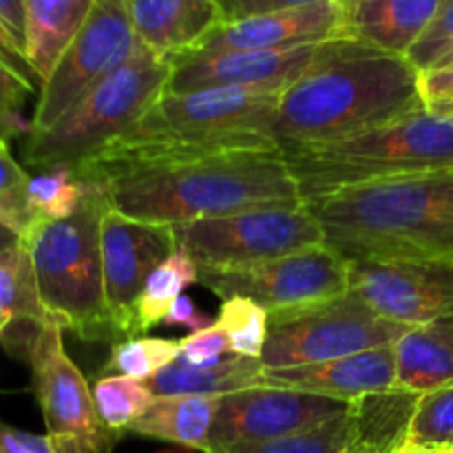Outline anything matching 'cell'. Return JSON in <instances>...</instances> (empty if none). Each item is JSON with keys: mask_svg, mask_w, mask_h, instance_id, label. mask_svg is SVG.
<instances>
[{"mask_svg": "<svg viewBox=\"0 0 453 453\" xmlns=\"http://www.w3.org/2000/svg\"><path fill=\"white\" fill-rule=\"evenodd\" d=\"M449 40H453V0H442L436 18H434V22L429 25V29L425 31L423 38L418 40V44L411 49L407 60H410L416 69L423 71L429 56H432L436 49H441L445 42H449Z\"/></svg>", "mask_w": 453, "mask_h": 453, "instance_id": "36", "label": "cell"}, {"mask_svg": "<svg viewBox=\"0 0 453 453\" xmlns=\"http://www.w3.org/2000/svg\"><path fill=\"white\" fill-rule=\"evenodd\" d=\"M104 295L119 341L135 339V308L150 273L177 250L173 226L131 219L106 208L100 224Z\"/></svg>", "mask_w": 453, "mask_h": 453, "instance_id": "13", "label": "cell"}, {"mask_svg": "<svg viewBox=\"0 0 453 453\" xmlns=\"http://www.w3.org/2000/svg\"><path fill=\"white\" fill-rule=\"evenodd\" d=\"M423 97L429 104L453 97V69H441L423 73Z\"/></svg>", "mask_w": 453, "mask_h": 453, "instance_id": "41", "label": "cell"}, {"mask_svg": "<svg viewBox=\"0 0 453 453\" xmlns=\"http://www.w3.org/2000/svg\"><path fill=\"white\" fill-rule=\"evenodd\" d=\"M0 22L22 47V29H25L22 0H0Z\"/></svg>", "mask_w": 453, "mask_h": 453, "instance_id": "42", "label": "cell"}, {"mask_svg": "<svg viewBox=\"0 0 453 453\" xmlns=\"http://www.w3.org/2000/svg\"><path fill=\"white\" fill-rule=\"evenodd\" d=\"M303 203L343 190L453 168V122L423 109L385 127L283 149Z\"/></svg>", "mask_w": 453, "mask_h": 453, "instance_id": "4", "label": "cell"}, {"mask_svg": "<svg viewBox=\"0 0 453 453\" xmlns=\"http://www.w3.org/2000/svg\"><path fill=\"white\" fill-rule=\"evenodd\" d=\"M31 385L56 453H113L122 434L111 432L97 414L93 388L65 348V330L40 326L27 349Z\"/></svg>", "mask_w": 453, "mask_h": 453, "instance_id": "9", "label": "cell"}, {"mask_svg": "<svg viewBox=\"0 0 453 453\" xmlns=\"http://www.w3.org/2000/svg\"><path fill=\"white\" fill-rule=\"evenodd\" d=\"M199 283V265L193 257L186 255L181 248H177L164 264L150 273L140 301L135 308V327L137 336L146 334L150 327L162 326L164 317L171 310V305L184 295L186 288Z\"/></svg>", "mask_w": 453, "mask_h": 453, "instance_id": "26", "label": "cell"}, {"mask_svg": "<svg viewBox=\"0 0 453 453\" xmlns=\"http://www.w3.org/2000/svg\"><path fill=\"white\" fill-rule=\"evenodd\" d=\"M109 208L100 186L66 219L44 221L25 239L40 301L53 323L88 343H118L104 295L100 224Z\"/></svg>", "mask_w": 453, "mask_h": 453, "instance_id": "5", "label": "cell"}, {"mask_svg": "<svg viewBox=\"0 0 453 453\" xmlns=\"http://www.w3.org/2000/svg\"><path fill=\"white\" fill-rule=\"evenodd\" d=\"M348 416L330 420L310 432L264 442H242L211 453H348Z\"/></svg>", "mask_w": 453, "mask_h": 453, "instance_id": "31", "label": "cell"}, {"mask_svg": "<svg viewBox=\"0 0 453 453\" xmlns=\"http://www.w3.org/2000/svg\"><path fill=\"white\" fill-rule=\"evenodd\" d=\"M171 71V62L137 44L124 65L84 93L56 124L27 133L25 162L38 171L56 164L78 166L140 122L164 96Z\"/></svg>", "mask_w": 453, "mask_h": 453, "instance_id": "6", "label": "cell"}, {"mask_svg": "<svg viewBox=\"0 0 453 453\" xmlns=\"http://www.w3.org/2000/svg\"><path fill=\"white\" fill-rule=\"evenodd\" d=\"M142 47L173 62L202 49L224 13L215 0H127Z\"/></svg>", "mask_w": 453, "mask_h": 453, "instance_id": "18", "label": "cell"}, {"mask_svg": "<svg viewBox=\"0 0 453 453\" xmlns=\"http://www.w3.org/2000/svg\"><path fill=\"white\" fill-rule=\"evenodd\" d=\"M398 453H438V451L423 449V447H410V445H407V447H403V449L398 451Z\"/></svg>", "mask_w": 453, "mask_h": 453, "instance_id": "46", "label": "cell"}, {"mask_svg": "<svg viewBox=\"0 0 453 453\" xmlns=\"http://www.w3.org/2000/svg\"><path fill=\"white\" fill-rule=\"evenodd\" d=\"M199 283L221 301L243 296L268 312L301 308L349 290V264L330 246L242 268H199Z\"/></svg>", "mask_w": 453, "mask_h": 453, "instance_id": "11", "label": "cell"}, {"mask_svg": "<svg viewBox=\"0 0 453 453\" xmlns=\"http://www.w3.org/2000/svg\"><path fill=\"white\" fill-rule=\"evenodd\" d=\"M140 40L127 0H96L87 22L40 87L29 131H44L131 58Z\"/></svg>", "mask_w": 453, "mask_h": 453, "instance_id": "10", "label": "cell"}, {"mask_svg": "<svg viewBox=\"0 0 453 453\" xmlns=\"http://www.w3.org/2000/svg\"><path fill=\"white\" fill-rule=\"evenodd\" d=\"M411 327L380 317L357 290L301 308L270 312L261 363L265 370L301 367L396 345Z\"/></svg>", "mask_w": 453, "mask_h": 453, "instance_id": "7", "label": "cell"}, {"mask_svg": "<svg viewBox=\"0 0 453 453\" xmlns=\"http://www.w3.org/2000/svg\"><path fill=\"white\" fill-rule=\"evenodd\" d=\"M93 401L106 427L124 436L131 425L149 411L155 396L142 380L128 376H100L93 385Z\"/></svg>", "mask_w": 453, "mask_h": 453, "instance_id": "28", "label": "cell"}, {"mask_svg": "<svg viewBox=\"0 0 453 453\" xmlns=\"http://www.w3.org/2000/svg\"><path fill=\"white\" fill-rule=\"evenodd\" d=\"M93 190L96 184L80 177L71 164L40 168L29 180V206L35 226L71 217Z\"/></svg>", "mask_w": 453, "mask_h": 453, "instance_id": "27", "label": "cell"}, {"mask_svg": "<svg viewBox=\"0 0 453 453\" xmlns=\"http://www.w3.org/2000/svg\"><path fill=\"white\" fill-rule=\"evenodd\" d=\"M0 453H56L47 434H31L0 420Z\"/></svg>", "mask_w": 453, "mask_h": 453, "instance_id": "38", "label": "cell"}, {"mask_svg": "<svg viewBox=\"0 0 453 453\" xmlns=\"http://www.w3.org/2000/svg\"><path fill=\"white\" fill-rule=\"evenodd\" d=\"M34 84L0 60V133L7 140L22 133V106L34 93Z\"/></svg>", "mask_w": 453, "mask_h": 453, "instance_id": "34", "label": "cell"}, {"mask_svg": "<svg viewBox=\"0 0 453 453\" xmlns=\"http://www.w3.org/2000/svg\"><path fill=\"white\" fill-rule=\"evenodd\" d=\"M407 445L432 451L453 449V385L420 396Z\"/></svg>", "mask_w": 453, "mask_h": 453, "instance_id": "33", "label": "cell"}, {"mask_svg": "<svg viewBox=\"0 0 453 453\" xmlns=\"http://www.w3.org/2000/svg\"><path fill=\"white\" fill-rule=\"evenodd\" d=\"M334 40L273 51H219L188 53L173 60L168 93L203 91V88H255L283 93L303 78Z\"/></svg>", "mask_w": 453, "mask_h": 453, "instance_id": "15", "label": "cell"}, {"mask_svg": "<svg viewBox=\"0 0 453 453\" xmlns=\"http://www.w3.org/2000/svg\"><path fill=\"white\" fill-rule=\"evenodd\" d=\"M0 142H9V140H7V137H4V135H3V133H0Z\"/></svg>", "mask_w": 453, "mask_h": 453, "instance_id": "47", "label": "cell"}, {"mask_svg": "<svg viewBox=\"0 0 453 453\" xmlns=\"http://www.w3.org/2000/svg\"><path fill=\"white\" fill-rule=\"evenodd\" d=\"M396 388L427 394L453 385V321L411 327L394 345Z\"/></svg>", "mask_w": 453, "mask_h": 453, "instance_id": "23", "label": "cell"}, {"mask_svg": "<svg viewBox=\"0 0 453 453\" xmlns=\"http://www.w3.org/2000/svg\"><path fill=\"white\" fill-rule=\"evenodd\" d=\"M100 190L113 211L164 226L261 208L303 206L281 150H242L135 171L106 181Z\"/></svg>", "mask_w": 453, "mask_h": 453, "instance_id": "2", "label": "cell"}, {"mask_svg": "<svg viewBox=\"0 0 453 453\" xmlns=\"http://www.w3.org/2000/svg\"><path fill=\"white\" fill-rule=\"evenodd\" d=\"M217 323L228 336L233 357L261 358L270 330L268 310L250 299L233 296V299L221 301Z\"/></svg>", "mask_w": 453, "mask_h": 453, "instance_id": "30", "label": "cell"}, {"mask_svg": "<svg viewBox=\"0 0 453 453\" xmlns=\"http://www.w3.org/2000/svg\"><path fill=\"white\" fill-rule=\"evenodd\" d=\"M180 358V341L159 336H135L124 339L111 348L109 363L102 370L104 376H128L146 380Z\"/></svg>", "mask_w": 453, "mask_h": 453, "instance_id": "29", "label": "cell"}, {"mask_svg": "<svg viewBox=\"0 0 453 453\" xmlns=\"http://www.w3.org/2000/svg\"><path fill=\"white\" fill-rule=\"evenodd\" d=\"M265 365L261 358L228 357L215 365H190L177 358L166 370L142 380L153 396H226L239 389L264 385Z\"/></svg>", "mask_w": 453, "mask_h": 453, "instance_id": "25", "label": "cell"}, {"mask_svg": "<svg viewBox=\"0 0 453 453\" xmlns=\"http://www.w3.org/2000/svg\"><path fill=\"white\" fill-rule=\"evenodd\" d=\"M349 403L286 388H248L219 401L208 451L310 432L348 414Z\"/></svg>", "mask_w": 453, "mask_h": 453, "instance_id": "14", "label": "cell"}, {"mask_svg": "<svg viewBox=\"0 0 453 453\" xmlns=\"http://www.w3.org/2000/svg\"><path fill=\"white\" fill-rule=\"evenodd\" d=\"M177 248L199 268H242L281 259L326 243V233L308 203L261 208L173 226Z\"/></svg>", "mask_w": 453, "mask_h": 453, "instance_id": "8", "label": "cell"}, {"mask_svg": "<svg viewBox=\"0 0 453 453\" xmlns=\"http://www.w3.org/2000/svg\"><path fill=\"white\" fill-rule=\"evenodd\" d=\"M348 264L453 257V168L379 181L308 203Z\"/></svg>", "mask_w": 453, "mask_h": 453, "instance_id": "3", "label": "cell"}, {"mask_svg": "<svg viewBox=\"0 0 453 453\" xmlns=\"http://www.w3.org/2000/svg\"><path fill=\"white\" fill-rule=\"evenodd\" d=\"M221 396H155L153 405L135 420L128 434L171 442L195 451H208Z\"/></svg>", "mask_w": 453, "mask_h": 453, "instance_id": "24", "label": "cell"}, {"mask_svg": "<svg viewBox=\"0 0 453 453\" xmlns=\"http://www.w3.org/2000/svg\"><path fill=\"white\" fill-rule=\"evenodd\" d=\"M230 341L219 323H212L211 327L193 332L186 339L180 341V358H184L190 365H215V363L228 358Z\"/></svg>", "mask_w": 453, "mask_h": 453, "instance_id": "35", "label": "cell"}, {"mask_svg": "<svg viewBox=\"0 0 453 453\" xmlns=\"http://www.w3.org/2000/svg\"><path fill=\"white\" fill-rule=\"evenodd\" d=\"M224 13L226 22L243 20V18L261 16V13L281 12V9L303 7V4L321 3V0H215Z\"/></svg>", "mask_w": 453, "mask_h": 453, "instance_id": "37", "label": "cell"}, {"mask_svg": "<svg viewBox=\"0 0 453 453\" xmlns=\"http://www.w3.org/2000/svg\"><path fill=\"white\" fill-rule=\"evenodd\" d=\"M31 175L13 159L9 142H0V221L25 242L35 228L29 206Z\"/></svg>", "mask_w": 453, "mask_h": 453, "instance_id": "32", "label": "cell"}, {"mask_svg": "<svg viewBox=\"0 0 453 453\" xmlns=\"http://www.w3.org/2000/svg\"><path fill=\"white\" fill-rule=\"evenodd\" d=\"M0 60H3L4 65L12 66V69L16 71V73H20L25 80H29L34 87L40 88L38 78H35L34 71L29 69V65H27L25 51H22L20 44L16 42V38L4 29L3 22H0Z\"/></svg>", "mask_w": 453, "mask_h": 453, "instance_id": "40", "label": "cell"}, {"mask_svg": "<svg viewBox=\"0 0 453 453\" xmlns=\"http://www.w3.org/2000/svg\"><path fill=\"white\" fill-rule=\"evenodd\" d=\"M96 0H22V51L40 87L87 22Z\"/></svg>", "mask_w": 453, "mask_h": 453, "instance_id": "22", "label": "cell"}, {"mask_svg": "<svg viewBox=\"0 0 453 453\" xmlns=\"http://www.w3.org/2000/svg\"><path fill=\"white\" fill-rule=\"evenodd\" d=\"M162 326H180L186 327V330L193 334V332L203 330V327H211L212 321L206 312H202V310L195 305V301L190 299V296L181 295L180 299L171 305V310H168L166 317H164Z\"/></svg>", "mask_w": 453, "mask_h": 453, "instance_id": "39", "label": "cell"}, {"mask_svg": "<svg viewBox=\"0 0 453 453\" xmlns=\"http://www.w3.org/2000/svg\"><path fill=\"white\" fill-rule=\"evenodd\" d=\"M349 288L403 326L453 321V257L352 261Z\"/></svg>", "mask_w": 453, "mask_h": 453, "instance_id": "12", "label": "cell"}, {"mask_svg": "<svg viewBox=\"0 0 453 453\" xmlns=\"http://www.w3.org/2000/svg\"><path fill=\"white\" fill-rule=\"evenodd\" d=\"M18 242H22V239L18 237L13 230H9L3 221H0V252L7 250V248H12L13 243H18Z\"/></svg>", "mask_w": 453, "mask_h": 453, "instance_id": "44", "label": "cell"}, {"mask_svg": "<svg viewBox=\"0 0 453 453\" xmlns=\"http://www.w3.org/2000/svg\"><path fill=\"white\" fill-rule=\"evenodd\" d=\"M423 394L403 388L363 394L348 405V453H398L407 447Z\"/></svg>", "mask_w": 453, "mask_h": 453, "instance_id": "21", "label": "cell"}, {"mask_svg": "<svg viewBox=\"0 0 453 453\" xmlns=\"http://www.w3.org/2000/svg\"><path fill=\"white\" fill-rule=\"evenodd\" d=\"M339 0H321V3L303 4V7L281 9V12L261 13V16L243 18V20L224 22L195 53L295 49L339 40Z\"/></svg>", "mask_w": 453, "mask_h": 453, "instance_id": "16", "label": "cell"}, {"mask_svg": "<svg viewBox=\"0 0 453 453\" xmlns=\"http://www.w3.org/2000/svg\"><path fill=\"white\" fill-rule=\"evenodd\" d=\"M438 453H453V449H442V451H438Z\"/></svg>", "mask_w": 453, "mask_h": 453, "instance_id": "48", "label": "cell"}, {"mask_svg": "<svg viewBox=\"0 0 453 453\" xmlns=\"http://www.w3.org/2000/svg\"><path fill=\"white\" fill-rule=\"evenodd\" d=\"M264 385L352 403L363 394L396 388V354L389 345L314 365L265 370Z\"/></svg>", "mask_w": 453, "mask_h": 453, "instance_id": "17", "label": "cell"}, {"mask_svg": "<svg viewBox=\"0 0 453 453\" xmlns=\"http://www.w3.org/2000/svg\"><path fill=\"white\" fill-rule=\"evenodd\" d=\"M441 69H453V40L445 42L441 49H436V51L429 56V60L425 62L420 73H429V71H441Z\"/></svg>", "mask_w": 453, "mask_h": 453, "instance_id": "43", "label": "cell"}, {"mask_svg": "<svg viewBox=\"0 0 453 453\" xmlns=\"http://www.w3.org/2000/svg\"><path fill=\"white\" fill-rule=\"evenodd\" d=\"M427 109L434 111V113H436V115H442V118L451 119V122H453V97H451V100L436 102V104H429Z\"/></svg>", "mask_w": 453, "mask_h": 453, "instance_id": "45", "label": "cell"}, {"mask_svg": "<svg viewBox=\"0 0 453 453\" xmlns=\"http://www.w3.org/2000/svg\"><path fill=\"white\" fill-rule=\"evenodd\" d=\"M423 109V73L407 58L339 38L279 96L270 133L281 150L295 149L357 135Z\"/></svg>", "mask_w": 453, "mask_h": 453, "instance_id": "1", "label": "cell"}, {"mask_svg": "<svg viewBox=\"0 0 453 453\" xmlns=\"http://www.w3.org/2000/svg\"><path fill=\"white\" fill-rule=\"evenodd\" d=\"M25 242L0 252V343L25 361L40 326L49 323Z\"/></svg>", "mask_w": 453, "mask_h": 453, "instance_id": "20", "label": "cell"}, {"mask_svg": "<svg viewBox=\"0 0 453 453\" xmlns=\"http://www.w3.org/2000/svg\"><path fill=\"white\" fill-rule=\"evenodd\" d=\"M442 0H339L343 40L410 56L436 18Z\"/></svg>", "mask_w": 453, "mask_h": 453, "instance_id": "19", "label": "cell"}]
</instances>
